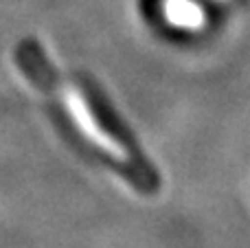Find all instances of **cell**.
Listing matches in <instances>:
<instances>
[]
</instances>
